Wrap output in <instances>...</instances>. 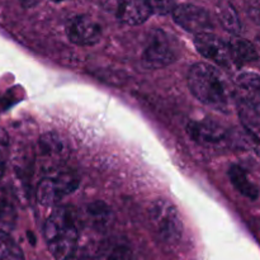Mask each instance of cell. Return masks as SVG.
I'll return each mask as SVG.
<instances>
[{"instance_id": "6da1fadb", "label": "cell", "mask_w": 260, "mask_h": 260, "mask_svg": "<svg viewBox=\"0 0 260 260\" xmlns=\"http://www.w3.org/2000/svg\"><path fill=\"white\" fill-rule=\"evenodd\" d=\"M48 250L57 260L73 255L78 245L79 230L75 216L68 208H58L47 218L43 228Z\"/></svg>"}, {"instance_id": "7a4b0ae2", "label": "cell", "mask_w": 260, "mask_h": 260, "mask_svg": "<svg viewBox=\"0 0 260 260\" xmlns=\"http://www.w3.org/2000/svg\"><path fill=\"white\" fill-rule=\"evenodd\" d=\"M188 86L193 95L202 103L222 109L229 103V93L223 76L217 69L198 62L188 73Z\"/></svg>"}, {"instance_id": "3957f363", "label": "cell", "mask_w": 260, "mask_h": 260, "mask_svg": "<svg viewBox=\"0 0 260 260\" xmlns=\"http://www.w3.org/2000/svg\"><path fill=\"white\" fill-rule=\"evenodd\" d=\"M149 220L157 238L167 244H175L183 235V221L178 208L168 200H156L149 210Z\"/></svg>"}, {"instance_id": "277c9868", "label": "cell", "mask_w": 260, "mask_h": 260, "mask_svg": "<svg viewBox=\"0 0 260 260\" xmlns=\"http://www.w3.org/2000/svg\"><path fill=\"white\" fill-rule=\"evenodd\" d=\"M179 56V46L174 38L161 29L152 30L144 51L145 65L162 69L174 62Z\"/></svg>"}, {"instance_id": "5b68a950", "label": "cell", "mask_w": 260, "mask_h": 260, "mask_svg": "<svg viewBox=\"0 0 260 260\" xmlns=\"http://www.w3.org/2000/svg\"><path fill=\"white\" fill-rule=\"evenodd\" d=\"M79 178L73 172H55L43 178L37 187V200L43 206H52L78 188Z\"/></svg>"}, {"instance_id": "8992f818", "label": "cell", "mask_w": 260, "mask_h": 260, "mask_svg": "<svg viewBox=\"0 0 260 260\" xmlns=\"http://www.w3.org/2000/svg\"><path fill=\"white\" fill-rule=\"evenodd\" d=\"M172 13L174 22L187 32L194 35L212 32V18L203 8L193 4H182L175 7Z\"/></svg>"}, {"instance_id": "52a82bcc", "label": "cell", "mask_w": 260, "mask_h": 260, "mask_svg": "<svg viewBox=\"0 0 260 260\" xmlns=\"http://www.w3.org/2000/svg\"><path fill=\"white\" fill-rule=\"evenodd\" d=\"M66 35L74 45L93 46L101 40L102 28L91 17L76 15L66 24Z\"/></svg>"}, {"instance_id": "ba28073f", "label": "cell", "mask_w": 260, "mask_h": 260, "mask_svg": "<svg viewBox=\"0 0 260 260\" xmlns=\"http://www.w3.org/2000/svg\"><path fill=\"white\" fill-rule=\"evenodd\" d=\"M194 46L200 55L215 62L216 65L229 68L231 62H234L228 43L220 40L217 36L212 35V32L196 35Z\"/></svg>"}, {"instance_id": "9c48e42d", "label": "cell", "mask_w": 260, "mask_h": 260, "mask_svg": "<svg viewBox=\"0 0 260 260\" xmlns=\"http://www.w3.org/2000/svg\"><path fill=\"white\" fill-rule=\"evenodd\" d=\"M187 132L192 140L202 145H217L226 140V131L223 127L210 119L189 122Z\"/></svg>"}, {"instance_id": "30bf717a", "label": "cell", "mask_w": 260, "mask_h": 260, "mask_svg": "<svg viewBox=\"0 0 260 260\" xmlns=\"http://www.w3.org/2000/svg\"><path fill=\"white\" fill-rule=\"evenodd\" d=\"M151 13L154 12L147 0H119L116 7L117 17L129 25L142 24Z\"/></svg>"}, {"instance_id": "8fae6325", "label": "cell", "mask_w": 260, "mask_h": 260, "mask_svg": "<svg viewBox=\"0 0 260 260\" xmlns=\"http://www.w3.org/2000/svg\"><path fill=\"white\" fill-rule=\"evenodd\" d=\"M40 155L50 167H57L68 155V147L60 136L46 134L40 140Z\"/></svg>"}, {"instance_id": "7c38bea8", "label": "cell", "mask_w": 260, "mask_h": 260, "mask_svg": "<svg viewBox=\"0 0 260 260\" xmlns=\"http://www.w3.org/2000/svg\"><path fill=\"white\" fill-rule=\"evenodd\" d=\"M229 177L234 187L248 200L255 201L259 197V189L250 180L248 173L240 165H233L229 170Z\"/></svg>"}, {"instance_id": "4fadbf2b", "label": "cell", "mask_w": 260, "mask_h": 260, "mask_svg": "<svg viewBox=\"0 0 260 260\" xmlns=\"http://www.w3.org/2000/svg\"><path fill=\"white\" fill-rule=\"evenodd\" d=\"M228 45L234 62L246 63L258 58V52L254 48V46L244 38L238 37V36L231 37Z\"/></svg>"}, {"instance_id": "5bb4252c", "label": "cell", "mask_w": 260, "mask_h": 260, "mask_svg": "<svg viewBox=\"0 0 260 260\" xmlns=\"http://www.w3.org/2000/svg\"><path fill=\"white\" fill-rule=\"evenodd\" d=\"M216 14L222 27L231 35H238L241 29L240 19L235 8L228 0H220L216 7Z\"/></svg>"}, {"instance_id": "9a60e30c", "label": "cell", "mask_w": 260, "mask_h": 260, "mask_svg": "<svg viewBox=\"0 0 260 260\" xmlns=\"http://www.w3.org/2000/svg\"><path fill=\"white\" fill-rule=\"evenodd\" d=\"M96 260H132L131 248L121 241H113L102 249Z\"/></svg>"}, {"instance_id": "2e32d148", "label": "cell", "mask_w": 260, "mask_h": 260, "mask_svg": "<svg viewBox=\"0 0 260 260\" xmlns=\"http://www.w3.org/2000/svg\"><path fill=\"white\" fill-rule=\"evenodd\" d=\"M0 260H25L22 249L5 231H0Z\"/></svg>"}, {"instance_id": "e0dca14e", "label": "cell", "mask_w": 260, "mask_h": 260, "mask_svg": "<svg viewBox=\"0 0 260 260\" xmlns=\"http://www.w3.org/2000/svg\"><path fill=\"white\" fill-rule=\"evenodd\" d=\"M238 84L251 99L260 103V74L243 73L238 76Z\"/></svg>"}, {"instance_id": "ac0fdd59", "label": "cell", "mask_w": 260, "mask_h": 260, "mask_svg": "<svg viewBox=\"0 0 260 260\" xmlns=\"http://www.w3.org/2000/svg\"><path fill=\"white\" fill-rule=\"evenodd\" d=\"M15 207L9 190L0 185V221L5 223L14 222Z\"/></svg>"}, {"instance_id": "d6986e66", "label": "cell", "mask_w": 260, "mask_h": 260, "mask_svg": "<svg viewBox=\"0 0 260 260\" xmlns=\"http://www.w3.org/2000/svg\"><path fill=\"white\" fill-rule=\"evenodd\" d=\"M8 154H9V137L3 128H0V179L5 173Z\"/></svg>"}, {"instance_id": "ffe728a7", "label": "cell", "mask_w": 260, "mask_h": 260, "mask_svg": "<svg viewBox=\"0 0 260 260\" xmlns=\"http://www.w3.org/2000/svg\"><path fill=\"white\" fill-rule=\"evenodd\" d=\"M89 217H91L95 223H104L107 222V218L109 216V211L103 203H96V205L89 206Z\"/></svg>"}, {"instance_id": "44dd1931", "label": "cell", "mask_w": 260, "mask_h": 260, "mask_svg": "<svg viewBox=\"0 0 260 260\" xmlns=\"http://www.w3.org/2000/svg\"><path fill=\"white\" fill-rule=\"evenodd\" d=\"M147 3L151 7L152 12L159 13V14H167L173 12L174 9V0H147Z\"/></svg>"}, {"instance_id": "7402d4cb", "label": "cell", "mask_w": 260, "mask_h": 260, "mask_svg": "<svg viewBox=\"0 0 260 260\" xmlns=\"http://www.w3.org/2000/svg\"><path fill=\"white\" fill-rule=\"evenodd\" d=\"M246 9L250 19L260 25V0H249Z\"/></svg>"}, {"instance_id": "603a6c76", "label": "cell", "mask_w": 260, "mask_h": 260, "mask_svg": "<svg viewBox=\"0 0 260 260\" xmlns=\"http://www.w3.org/2000/svg\"><path fill=\"white\" fill-rule=\"evenodd\" d=\"M38 2H40V0H20V3H22L23 7H25V8L33 7V5L37 4Z\"/></svg>"}, {"instance_id": "cb8c5ba5", "label": "cell", "mask_w": 260, "mask_h": 260, "mask_svg": "<svg viewBox=\"0 0 260 260\" xmlns=\"http://www.w3.org/2000/svg\"><path fill=\"white\" fill-rule=\"evenodd\" d=\"M62 260H84V259H81L80 256H75L73 254V255H70V256H68V258H65V259H62Z\"/></svg>"}, {"instance_id": "d4e9b609", "label": "cell", "mask_w": 260, "mask_h": 260, "mask_svg": "<svg viewBox=\"0 0 260 260\" xmlns=\"http://www.w3.org/2000/svg\"><path fill=\"white\" fill-rule=\"evenodd\" d=\"M51 2H55V3H61V2H66V0H51Z\"/></svg>"}]
</instances>
